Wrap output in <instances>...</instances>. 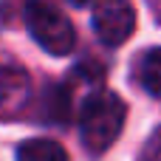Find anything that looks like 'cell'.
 Here are the masks:
<instances>
[{"mask_svg":"<svg viewBox=\"0 0 161 161\" xmlns=\"http://www.w3.org/2000/svg\"><path fill=\"white\" fill-rule=\"evenodd\" d=\"M125 119H127V105L122 102V96L93 91L79 110L82 144L91 153H105L119 139V133L125 127Z\"/></svg>","mask_w":161,"mask_h":161,"instance_id":"6da1fadb","label":"cell"},{"mask_svg":"<svg viewBox=\"0 0 161 161\" xmlns=\"http://www.w3.org/2000/svg\"><path fill=\"white\" fill-rule=\"evenodd\" d=\"M23 17H25L28 34H31L48 54L65 57V54L74 51L76 31H74L71 20H68L51 0H25Z\"/></svg>","mask_w":161,"mask_h":161,"instance_id":"7a4b0ae2","label":"cell"},{"mask_svg":"<svg viewBox=\"0 0 161 161\" xmlns=\"http://www.w3.org/2000/svg\"><path fill=\"white\" fill-rule=\"evenodd\" d=\"M93 31L105 45H122L136 31V8L130 0H96Z\"/></svg>","mask_w":161,"mask_h":161,"instance_id":"3957f363","label":"cell"},{"mask_svg":"<svg viewBox=\"0 0 161 161\" xmlns=\"http://www.w3.org/2000/svg\"><path fill=\"white\" fill-rule=\"evenodd\" d=\"M28 96H31L28 71L14 59L0 57V119L20 116L23 108L28 105Z\"/></svg>","mask_w":161,"mask_h":161,"instance_id":"277c9868","label":"cell"},{"mask_svg":"<svg viewBox=\"0 0 161 161\" xmlns=\"http://www.w3.org/2000/svg\"><path fill=\"white\" fill-rule=\"evenodd\" d=\"M17 161H68V153L51 139H28L17 147Z\"/></svg>","mask_w":161,"mask_h":161,"instance_id":"5b68a950","label":"cell"},{"mask_svg":"<svg viewBox=\"0 0 161 161\" xmlns=\"http://www.w3.org/2000/svg\"><path fill=\"white\" fill-rule=\"evenodd\" d=\"M136 79H139V85H142L150 96L161 99V48H150V51L139 59Z\"/></svg>","mask_w":161,"mask_h":161,"instance_id":"8992f818","label":"cell"},{"mask_svg":"<svg viewBox=\"0 0 161 161\" xmlns=\"http://www.w3.org/2000/svg\"><path fill=\"white\" fill-rule=\"evenodd\" d=\"M144 161H161V127L153 133V139L144 147Z\"/></svg>","mask_w":161,"mask_h":161,"instance_id":"52a82bcc","label":"cell"},{"mask_svg":"<svg viewBox=\"0 0 161 161\" xmlns=\"http://www.w3.org/2000/svg\"><path fill=\"white\" fill-rule=\"evenodd\" d=\"M71 3H74V6H85L88 0H71Z\"/></svg>","mask_w":161,"mask_h":161,"instance_id":"ba28073f","label":"cell"}]
</instances>
